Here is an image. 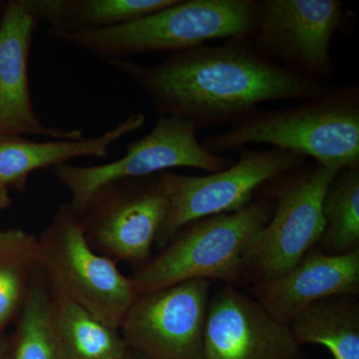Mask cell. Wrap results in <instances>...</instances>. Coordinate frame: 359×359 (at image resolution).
<instances>
[{"label":"cell","mask_w":359,"mask_h":359,"mask_svg":"<svg viewBox=\"0 0 359 359\" xmlns=\"http://www.w3.org/2000/svg\"><path fill=\"white\" fill-rule=\"evenodd\" d=\"M104 62L140 90L159 116L181 118L197 130L231 126L262 103L299 102L332 85L273 65L250 39L172 52L156 65L126 59Z\"/></svg>","instance_id":"6da1fadb"},{"label":"cell","mask_w":359,"mask_h":359,"mask_svg":"<svg viewBox=\"0 0 359 359\" xmlns=\"http://www.w3.org/2000/svg\"><path fill=\"white\" fill-rule=\"evenodd\" d=\"M215 155L266 144L341 171L359 167V86L330 85L282 109H259L201 142Z\"/></svg>","instance_id":"7a4b0ae2"},{"label":"cell","mask_w":359,"mask_h":359,"mask_svg":"<svg viewBox=\"0 0 359 359\" xmlns=\"http://www.w3.org/2000/svg\"><path fill=\"white\" fill-rule=\"evenodd\" d=\"M256 13L257 0H175L125 25L81 32L48 29L47 36L103 61L126 59L186 50L212 40L250 39Z\"/></svg>","instance_id":"3957f363"},{"label":"cell","mask_w":359,"mask_h":359,"mask_svg":"<svg viewBox=\"0 0 359 359\" xmlns=\"http://www.w3.org/2000/svg\"><path fill=\"white\" fill-rule=\"evenodd\" d=\"M273 209L275 198L266 183L242 209L186 224L157 256L130 276L137 295L192 280L242 287L243 255Z\"/></svg>","instance_id":"277c9868"},{"label":"cell","mask_w":359,"mask_h":359,"mask_svg":"<svg viewBox=\"0 0 359 359\" xmlns=\"http://www.w3.org/2000/svg\"><path fill=\"white\" fill-rule=\"evenodd\" d=\"M339 172L313 161L266 183L275 209L243 255V285L283 276L316 248L325 230L323 199Z\"/></svg>","instance_id":"5b68a950"},{"label":"cell","mask_w":359,"mask_h":359,"mask_svg":"<svg viewBox=\"0 0 359 359\" xmlns=\"http://www.w3.org/2000/svg\"><path fill=\"white\" fill-rule=\"evenodd\" d=\"M39 240L40 266L52 287L120 330L138 297L133 282L118 264L90 247L79 216L69 204L59 205Z\"/></svg>","instance_id":"8992f818"},{"label":"cell","mask_w":359,"mask_h":359,"mask_svg":"<svg viewBox=\"0 0 359 359\" xmlns=\"http://www.w3.org/2000/svg\"><path fill=\"white\" fill-rule=\"evenodd\" d=\"M168 210L169 193L162 172L101 186L79 218L92 249L136 271L151 259Z\"/></svg>","instance_id":"52a82bcc"},{"label":"cell","mask_w":359,"mask_h":359,"mask_svg":"<svg viewBox=\"0 0 359 359\" xmlns=\"http://www.w3.org/2000/svg\"><path fill=\"white\" fill-rule=\"evenodd\" d=\"M346 21L340 0H257L250 40L273 65L323 84H332L335 34Z\"/></svg>","instance_id":"ba28073f"},{"label":"cell","mask_w":359,"mask_h":359,"mask_svg":"<svg viewBox=\"0 0 359 359\" xmlns=\"http://www.w3.org/2000/svg\"><path fill=\"white\" fill-rule=\"evenodd\" d=\"M308 162L306 158L290 151L245 147L238 150L237 162L207 176L165 171L169 210L155 247H166L177 231L194 221L242 209L264 184Z\"/></svg>","instance_id":"9c48e42d"},{"label":"cell","mask_w":359,"mask_h":359,"mask_svg":"<svg viewBox=\"0 0 359 359\" xmlns=\"http://www.w3.org/2000/svg\"><path fill=\"white\" fill-rule=\"evenodd\" d=\"M233 163L231 158L212 154L205 149L190 122L160 115L154 128L130 143L126 154L120 159L90 167L67 163L53 168V174L69 191L68 204L80 216L91 196L109 182L143 178L181 167L216 173Z\"/></svg>","instance_id":"30bf717a"},{"label":"cell","mask_w":359,"mask_h":359,"mask_svg":"<svg viewBox=\"0 0 359 359\" xmlns=\"http://www.w3.org/2000/svg\"><path fill=\"white\" fill-rule=\"evenodd\" d=\"M212 282L192 280L139 294L120 332L147 359H204Z\"/></svg>","instance_id":"8fae6325"},{"label":"cell","mask_w":359,"mask_h":359,"mask_svg":"<svg viewBox=\"0 0 359 359\" xmlns=\"http://www.w3.org/2000/svg\"><path fill=\"white\" fill-rule=\"evenodd\" d=\"M204 359H308L289 325L252 295L222 285L210 297Z\"/></svg>","instance_id":"7c38bea8"},{"label":"cell","mask_w":359,"mask_h":359,"mask_svg":"<svg viewBox=\"0 0 359 359\" xmlns=\"http://www.w3.org/2000/svg\"><path fill=\"white\" fill-rule=\"evenodd\" d=\"M39 23L27 0H11L4 4L0 25V135L82 138L81 130L45 126L35 112L30 96L28 61Z\"/></svg>","instance_id":"4fadbf2b"},{"label":"cell","mask_w":359,"mask_h":359,"mask_svg":"<svg viewBox=\"0 0 359 359\" xmlns=\"http://www.w3.org/2000/svg\"><path fill=\"white\" fill-rule=\"evenodd\" d=\"M273 318L290 325L309 306L327 297L359 295V250L330 256L318 248L287 273L250 287Z\"/></svg>","instance_id":"5bb4252c"},{"label":"cell","mask_w":359,"mask_h":359,"mask_svg":"<svg viewBox=\"0 0 359 359\" xmlns=\"http://www.w3.org/2000/svg\"><path fill=\"white\" fill-rule=\"evenodd\" d=\"M146 116L134 113L114 128L99 136L78 139L32 141L22 136L0 135V182L11 190L23 192L33 172L67 164L76 158H104L109 149L130 133L141 129Z\"/></svg>","instance_id":"9a60e30c"},{"label":"cell","mask_w":359,"mask_h":359,"mask_svg":"<svg viewBox=\"0 0 359 359\" xmlns=\"http://www.w3.org/2000/svg\"><path fill=\"white\" fill-rule=\"evenodd\" d=\"M175 0H27L37 20L49 29L62 32H92L132 22Z\"/></svg>","instance_id":"2e32d148"},{"label":"cell","mask_w":359,"mask_h":359,"mask_svg":"<svg viewBox=\"0 0 359 359\" xmlns=\"http://www.w3.org/2000/svg\"><path fill=\"white\" fill-rule=\"evenodd\" d=\"M290 327L299 346L325 347L334 359H359L358 297L339 295L321 299Z\"/></svg>","instance_id":"e0dca14e"},{"label":"cell","mask_w":359,"mask_h":359,"mask_svg":"<svg viewBox=\"0 0 359 359\" xmlns=\"http://www.w3.org/2000/svg\"><path fill=\"white\" fill-rule=\"evenodd\" d=\"M49 285L56 328L68 359H117L124 353L128 346L119 330L98 320L50 283Z\"/></svg>","instance_id":"ac0fdd59"},{"label":"cell","mask_w":359,"mask_h":359,"mask_svg":"<svg viewBox=\"0 0 359 359\" xmlns=\"http://www.w3.org/2000/svg\"><path fill=\"white\" fill-rule=\"evenodd\" d=\"M39 266V237L22 229H0V334L20 316Z\"/></svg>","instance_id":"d6986e66"},{"label":"cell","mask_w":359,"mask_h":359,"mask_svg":"<svg viewBox=\"0 0 359 359\" xmlns=\"http://www.w3.org/2000/svg\"><path fill=\"white\" fill-rule=\"evenodd\" d=\"M14 323V359H68L56 328L51 290L43 278L33 280Z\"/></svg>","instance_id":"ffe728a7"},{"label":"cell","mask_w":359,"mask_h":359,"mask_svg":"<svg viewBox=\"0 0 359 359\" xmlns=\"http://www.w3.org/2000/svg\"><path fill=\"white\" fill-rule=\"evenodd\" d=\"M325 230L318 248L330 256L359 250V167L339 172L323 203Z\"/></svg>","instance_id":"44dd1931"},{"label":"cell","mask_w":359,"mask_h":359,"mask_svg":"<svg viewBox=\"0 0 359 359\" xmlns=\"http://www.w3.org/2000/svg\"><path fill=\"white\" fill-rule=\"evenodd\" d=\"M0 359H14L11 334H0Z\"/></svg>","instance_id":"7402d4cb"},{"label":"cell","mask_w":359,"mask_h":359,"mask_svg":"<svg viewBox=\"0 0 359 359\" xmlns=\"http://www.w3.org/2000/svg\"><path fill=\"white\" fill-rule=\"evenodd\" d=\"M13 201L11 199L9 189L0 182V215L9 207L13 205Z\"/></svg>","instance_id":"603a6c76"},{"label":"cell","mask_w":359,"mask_h":359,"mask_svg":"<svg viewBox=\"0 0 359 359\" xmlns=\"http://www.w3.org/2000/svg\"><path fill=\"white\" fill-rule=\"evenodd\" d=\"M117 359H147L144 358L142 354L139 353L138 351H134L131 347H127L126 351L121 356H119Z\"/></svg>","instance_id":"cb8c5ba5"},{"label":"cell","mask_w":359,"mask_h":359,"mask_svg":"<svg viewBox=\"0 0 359 359\" xmlns=\"http://www.w3.org/2000/svg\"><path fill=\"white\" fill-rule=\"evenodd\" d=\"M4 4H4V2H0V25H1L2 14H4Z\"/></svg>","instance_id":"d4e9b609"}]
</instances>
